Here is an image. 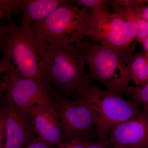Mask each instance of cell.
I'll return each mask as SVG.
<instances>
[{
    "label": "cell",
    "mask_w": 148,
    "mask_h": 148,
    "mask_svg": "<svg viewBox=\"0 0 148 148\" xmlns=\"http://www.w3.org/2000/svg\"><path fill=\"white\" fill-rule=\"evenodd\" d=\"M83 56L91 78L110 92L125 94L131 81L130 69L135 43L127 47H113L86 39L73 45Z\"/></svg>",
    "instance_id": "obj_1"
},
{
    "label": "cell",
    "mask_w": 148,
    "mask_h": 148,
    "mask_svg": "<svg viewBox=\"0 0 148 148\" xmlns=\"http://www.w3.org/2000/svg\"><path fill=\"white\" fill-rule=\"evenodd\" d=\"M0 24V47L2 59L22 77L34 80L49 88L42 69L39 41L31 25L15 24L7 14Z\"/></svg>",
    "instance_id": "obj_2"
},
{
    "label": "cell",
    "mask_w": 148,
    "mask_h": 148,
    "mask_svg": "<svg viewBox=\"0 0 148 148\" xmlns=\"http://www.w3.org/2000/svg\"><path fill=\"white\" fill-rule=\"evenodd\" d=\"M90 75L73 94V98L83 100L90 109L97 129L98 138L108 137L111 128L137 116L142 110L131 100L103 90L94 84Z\"/></svg>",
    "instance_id": "obj_3"
},
{
    "label": "cell",
    "mask_w": 148,
    "mask_h": 148,
    "mask_svg": "<svg viewBox=\"0 0 148 148\" xmlns=\"http://www.w3.org/2000/svg\"><path fill=\"white\" fill-rule=\"evenodd\" d=\"M40 42L42 69L48 86L69 96L79 88L88 77L85 61L73 45Z\"/></svg>",
    "instance_id": "obj_4"
},
{
    "label": "cell",
    "mask_w": 148,
    "mask_h": 148,
    "mask_svg": "<svg viewBox=\"0 0 148 148\" xmlns=\"http://www.w3.org/2000/svg\"><path fill=\"white\" fill-rule=\"evenodd\" d=\"M90 12L66 1L41 22L31 25L42 42L73 45L88 38Z\"/></svg>",
    "instance_id": "obj_5"
},
{
    "label": "cell",
    "mask_w": 148,
    "mask_h": 148,
    "mask_svg": "<svg viewBox=\"0 0 148 148\" xmlns=\"http://www.w3.org/2000/svg\"><path fill=\"white\" fill-rule=\"evenodd\" d=\"M48 91L57 105L63 129V142L92 141L98 138L91 112L84 101L67 98L51 87Z\"/></svg>",
    "instance_id": "obj_6"
},
{
    "label": "cell",
    "mask_w": 148,
    "mask_h": 148,
    "mask_svg": "<svg viewBox=\"0 0 148 148\" xmlns=\"http://www.w3.org/2000/svg\"><path fill=\"white\" fill-rule=\"evenodd\" d=\"M3 74L1 93L5 94L6 99L21 111L29 112L35 106L56 105L41 83L22 77L14 69Z\"/></svg>",
    "instance_id": "obj_7"
},
{
    "label": "cell",
    "mask_w": 148,
    "mask_h": 148,
    "mask_svg": "<svg viewBox=\"0 0 148 148\" xmlns=\"http://www.w3.org/2000/svg\"><path fill=\"white\" fill-rule=\"evenodd\" d=\"M90 12L88 39L99 44L116 47H127L132 44L124 24L117 14L99 9L90 10Z\"/></svg>",
    "instance_id": "obj_8"
},
{
    "label": "cell",
    "mask_w": 148,
    "mask_h": 148,
    "mask_svg": "<svg viewBox=\"0 0 148 148\" xmlns=\"http://www.w3.org/2000/svg\"><path fill=\"white\" fill-rule=\"evenodd\" d=\"M108 138L113 148H148V109L111 128Z\"/></svg>",
    "instance_id": "obj_9"
},
{
    "label": "cell",
    "mask_w": 148,
    "mask_h": 148,
    "mask_svg": "<svg viewBox=\"0 0 148 148\" xmlns=\"http://www.w3.org/2000/svg\"><path fill=\"white\" fill-rule=\"evenodd\" d=\"M1 112L5 127V142L3 148H25L36 138L29 112L21 111L6 99Z\"/></svg>",
    "instance_id": "obj_10"
},
{
    "label": "cell",
    "mask_w": 148,
    "mask_h": 148,
    "mask_svg": "<svg viewBox=\"0 0 148 148\" xmlns=\"http://www.w3.org/2000/svg\"><path fill=\"white\" fill-rule=\"evenodd\" d=\"M29 113L38 138L53 145L63 141L62 123L57 105L35 106Z\"/></svg>",
    "instance_id": "obj_11"
},
{
    "label": "cell",
    "mask_w": 148,
    "mask_h": 148,
    "mask_svg": "<svg viewBox=\"0 0 148 148\" xmlns=\"http://www.w3.org/2000/svg\"><path fill=\"white\" fill-rule=\"evenodd\" d=\"M65 0H20L21 24L31 25L41 22L66 2Z\"/></svg>",
    "instance_id": "obj_12"
},
{
    "label": "cell",
    "mask_w": 148,
    "mask_h": 148,
    "mask_svg": "<svg viewBox=\"0 0 148 148\" xmlns=\"http://www.w3.org/2000/svg\"><path fill=\"white\" fill-rule=\"evenodd\" d=\"M130 77L136 86L148 83L147 56L144 51L134 56L130 69Z\"/></svg>",
    "instance_id": "obj_13"
},
{
    "label": "cell",
    "mask_w": 148,
    "mask_h": 148,
    "mask_svg": "<svg viewBox=\"0 0 148 148\" xmlns=\"http://www.w3.org/2000/svg\"><path fill=\"white\" fill-rule=\"evenodd\" d=\"M112 13L116 14L124 24L125 31L132 42L135 41L137 36L136 14L134 8H113Z\"/></svg>",
    "instance_id": "obj_14"
},
{
    "label": "cell",
    "mask_w": 148,
    "mask_h": 148,
    "mask_svg": "<svg viewBox=\"0 0 148 148\" xmlns=\"http://www.w3.org/2000/svg\"><path fill=\"white\" fill-rule=\"evenodd\" d=\"M125 94L139 106L148 109V83L140 86H129Z\"/></svg>",
    "instance_id": "obj_15"
},
{
    "label": "cell",
    "mask_w": 148,
    "mask_h": 148,
    "mask_svg": "<svg viewBox=\"0 0 148 148\" xmlns=\"http://www.w3.org/2000/svg\"><path fill=\"white\" fill-rule=\"evenodd\" d=\"M20 0H1L0 17L2 18L7 14H18L20 13Z\"/></svg>",
    "instance_id": "obj_16"
},
{
    "label": "cell",
    "mask_w": 148,
    "mask_h": 148,
    "mask_svg": "<svg viewBox=\"0 0 148 148\" xmlns=\"http://www.w3.org/2000/svg\"><path fill=\"white\" fill-rule=\"evenodd\" d=\"M135 12L137 29V36L135 42L142 43L148 38V21L136 13L135 10Z\"/></svg>",
    "instance_id": "obj_17"
},
{
    "label": "cell",
    "mask_w": 148,
    "mask_h": 148,
    "mask_svg": "<svg viewBox=\"0 0 148 148\" xmlns=\"http://www.w3.org/2000/svg\"><path fill=\"white\" fill-rule=\"evenodd\" d=\"M78 5L90 10L99 9L108 10L110 1L107 0H76L74 1Z\"/></svg>",
    "instance_id": "obj_18"
},
{
    "label": "cell",
    "mask_w": 148,
    "mask_h": 148,
    "mask_svg": "<svg viewBox=\"0 0 148 148\" xmlns=\"http://www.w3.org/2000/svg\"><path fill=\"white\" fill-rule=\"evenodd\" d=\"M89 141L71 140L58 143L56 148H86Z\"/></svg>",
    "instance_id": "obj_19"
},
{
    "label": "cell",
    "mask_w": 148,
    "mask_h": 148,
    "mask_svg": "<svg viewBox=\"0 0 148 148\" xmlns=\"http://www.w3.org/2000/svg\"><path fill=\"white\" fill-rule=\"evenodd\" d=\"M86 148H113L110 143L108 137L98 138L95 141H89Z\"/></svg>",
    "instance_id": "obj_20"
},
{
    "label": "cell",
    "mask_w": 148,
    "mask_h": 148,
    "mask_svg": "<svg viewBox=\"0 0 148 148\" xmlns=\"http://www.w3.org/2000/svg\"><path fill=\"white\" fill-rule=\"evenodd\" d=\"M25 148H54L53 145L37 137L30 141Z\"/></svg>",
    "instance_id": "obj_21"
},
{
    "label": "cell",
    "mask_w": 148,
    "mask_h": 148,
    "mask_svg": "<svg viewBox=\"0 0 148 148\" xmlns=\"http://www.w3.org/2000/svg\"><path fill=\"white\" fill-rule=\"evenodd\" d=\"M143 48H144V51H145V53L148 55V38L145 40L144 41L143 43Z\"/></svg>",
    "instance_id": "obj_22"
},
{
    "label": "cell",
    "mask_w": 148,
    "mask_h": 148,
    "mask_svg": "<svg viewBox=\"0 0 148 148\" xmlns=\"http://www.w3.org/2000/svg\"><path fill=\"white\" fill-rule=\"evenodd\" d=\"M147 21H148V20H147Z\"/></svg>",
    "instance_id": "obj_23"
}]
</instances>
